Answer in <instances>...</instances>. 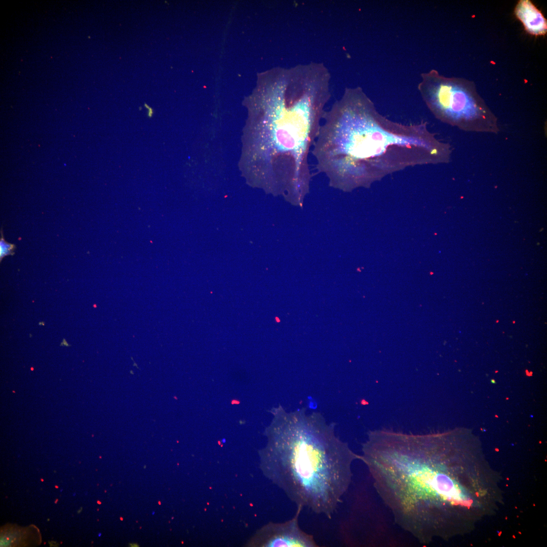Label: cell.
Wrapping results in <instances>:
<instances>
[{
	"instance_id": "1",
	"label": "cell",
	"mask_w": 547,
	"mask_h": 547,
	"mask_svg": "<svg viewBox=\"0 0 547 547\" xmlns=\"http://www.w3.org/2000/svg\"><path fill=\"white\" fill-rule=\"evenodd\" d=\"M277 446L274 474L297 506L331 519L347 491L352 463L360 459L332 427L295 414Z\"/></svg>"
},
{
	"instance_id": "2",
	"label": "cell",
	"mask_w": 547,
	"mask_h": 547,
	"mask_svg": "<svg viewBox=\"0 0 547 547\" xmlns=\"http://www.w3.org/2000/svg\"><path fill=\"white\" fill-rule=\"evenodd\" d=\"M412 142L411 137L384 131L376 122L363 92L347 89L325 111L311 151L317 169L327 175L330 184L346 189L365 179L373 159L388 146Z\"/></svg>"
},
{
	"instance_id": "3",
	"label": "cell",
	"mask_w": 547,
	"mask_h": 547,
	"mask_svg": "<svg viewBox=\"0 0 547 547\" xmlns=\"http://www.w3.org/2000/svg\"><path fill=\"white\" fill-rule=\"evenodd\" d=\"M427 103L442 120L467 131L497 133V119L473 83L432 71L422 84Z\"/></svg>"
},
{
	"instance_id": "4",
	"label": "cell",
	"mask_w": 547,
	"mask_h": 547,
	"mask_svg": "<svg viewBox=\"0 0 547 547\" xmlns=\"http://www.w3.org/2000/svg\"><path fill=\"white\" fill-rule=\"evenodd\" d=\"M297 506L294 516L290 520L276 528L272 535L265 541L264 546L270 547H317L319 545L312 535L303 531L298 524V519L303 509Z\"/></svg>"
},
{
	"instance_id": "5",
	"label": "cell",
	"mask_w": 547,
	"mask_h": 547,
	"mask_svg": "<svg viewBox=\"0 0 547 547\" xmlns=\"http://www.w3.org/2000/svg\"><path fill=\"white\" fill-rule=\"evenodd\" d=\"M517 18L529 33L543 35L546 32V20L535 6L528 0L519 1L515 9Z\"/></svg>"
},
{
	"instance_id": "6",
	"label": "cell",
	"mask_w": 547,
	"mask_h": 547,
	"mask_svg": "<svg viewBox=\"0 0 547 547\" xmlns=\"http://www.w3.org/2000/svg\"><path fill=\"white\" fill-rule=\"evenodd\" d=\"M1 233L0 259L1 261L5 256L9 255H13L14 254V251L15 249V246L14 244H10L6 242L4 240L2 230Z\"/></svg>"
},
{
	"instance_id": "7",
	"label": "cell",
	"mask_w": 547,
	"mask_h": 547,
	"mask_svg": "<svg viewBox=\"0 0 547 547\" xmlns=\"http://www.w3.org/2000/svg\"><path fill=\"white\" fill-rule=\"evenodd\" d=\"M145 106L148 109V115L149 117H151L153 114V109L146 103L144 104Z\"/></svg>"
},
{
	"instance_id": "8",
	"label": "cell",
	"mask_w": 547,
	"mask_h": 547,
	"mask_svg": "<svg viewBox=\"0 0 547 547\" xmlns=\"http://www.w3.org/2000/svg\"><path fill=\"white\" fill-rule=\"evenodd\" d=\"M82 509L81 508V509L78 511V513H80V512L82 511Z\"/></svg>"
}]
</instances>
